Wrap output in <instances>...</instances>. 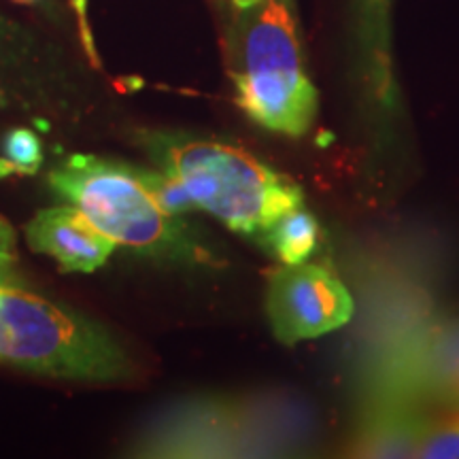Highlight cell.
<instances>
[{
	"label": "cell",
	"mask_w": 459,
	"mask_h": 459,
	"mask_svg": "<svg viewBox=\"0 0 459 459\" xmlns=\"http://www.w3.org/2000/svg\"><path fill=\"white\" fill-rule=\"evenodd\" d=\"M3 100H4V91H3V88H0V105H3Z\"/></svg>",
	"instance_id": "18"
},
{
	"label": "cell",
	"mask_w": 459,
	"mask_h": 459,
	"mask_svg": "<svg viewBox=\"0 0 459 459\" xmlns=\"http://www.w3.org/2000/svg\"><path fill=\"white\" fill-rule=\"evenodd\" d=\"M134 139L158 170L179 183L194 209L243 237L260 240L279 217L304 204L291 177L238 145L169 130H139Z\"/></svg>",
	"instance_id": "1"
},
{
	"label": "cell",
	"mask_w": 459,
	"mask_h": 459,
	"mask_svg": "<svg viewBox=\"0 0 459 459\" xmlns=\"http://www.w3.org/2000/svg\"><path fill=\"white\" fill-rule=\"evenodd\" d=\"M432 417L406 395L375 392L361 412L349 455L351 457H417Z\"/></svg>",
	"instance_id": "9"
},
{
	"label": "cell",
	"mask_w": 459,
	"mask_h": 459,
	"mask_svg": "<svg viewBox=\"0 0 459 459\" xmlns=\"http://www.w3.org/2000/svg\"><path fill=\"white\" fill-rule=\"evenodd\" d=\"M0 82L22 100L66 115L82 96L65 54L0 13Z\"/></svg>",
	"instance_id": "7"
},
{
	"label": "cell",
	"mask_w": 459,
	"mask_h": 459,
	"mask_svg": "<svg viewBox=\"0 0 459 459\" xmlns=\"http://www.w3.org/2000/svg\"><path fill=\"white\" fill-rule=\"evenodd\" d=\"M0 366L94 385L136 375L134 359L111 330L28 287L0 290Z\"/></svg>",
	"instance_id": "3"
},
{
	"label": "cell",
	"mask_w": 459,
	"mask_h": 459,
	"mask_svg": "<svg viewBox=\"0 0 459 459\" xmlns=\"http://www.w3.org/2000/svg\"><path fill=\"white\" fill-rule=\"evenodd\" d=\"M11 175H15V169L7 158H0V179H7Z\"/></svg>",
	"instance_id": "15"
},
{
	"label": "cell",
	"mask_w": 459,
	"mask_h": 459,
	"mask_svg": "<svg viewBox=\"0 0 459 459\" xmlns=\"http://www.w3.org/2000/svg\"><path fill=\"white\" fill-rule=\"evenodd\" d=\"M319 240L321 228L317 217L308 209H304L302 204L279 217L262 234L260 245L268 247L281 264H300L307 262L317 251Z\"/></svg>",
	"instance_id": "10"
},
{
	"label": "cell",
	"mask_w": 459,
	"mask_h": 459,
	"mask_svg": "<svg viewBox=\"0 0 459 459\" xmlns=\"http://www.w3.org/2000/svg\"><path fill=\"white\" fill-rule=\"evenodd\" d=\"M287 417L271 398L198 395L149 417L126 445L128 457H254L287 446Z\"/></svg>",
	"instance_id": "5"
},
{
	"label": "cell",
	"mask_w": 459,
	"mask_h": 459,
	"mask_svg": "<svg viewBox=\"0 0 459 459\" xmlns=\"http://www.w3.org/2000/svg\"><path fill=\"white\" fill-rule=\"evenodd\" d=\"M24 234L34 254L49 255L62 273H96L117 247L82 209L68 203L37 211Z\"/></svg>",
	"instance_id": "8"
},
{
	"label": "cell",
	"mask_w": 459,
	"mask_h": 459,
	"mask_svg": "<svg viewBox=\"0 0 459 459\" xmlns=\"http://www.w3.org/2000/svg\"><path fill=\"white\" fill-rule=\"evenodd\" d=\"M232 82L237 105L260 128L285 136L311 130L319 94L304 66L290 0H262L247 11Z\"/></svg>",
	"instance_id": "4"
},
{
	"label": "cell",
	"mask_w": 459,
	"mask_h": 459,
	"mask_svg": "<svg viewBox=\"0 0 459 459\" xmlns=\"http://www.w3.org/2000/svg\"><path fill=\"white\" fill-rule=\"evenodd\" d=\"M232 3H234V7L240 11H249V9H254L255 4H260L262 0H232Z\"/></svg>",
	"instance_id": "16"
},
{
	"label": "cell",
	"mask_w": 459,
	"mask_h": 459,
	"mask_svg": "<svg viewBox=\"0 0 459 459\" xmlns=\"http://www.w3.org/2000/svg\"><path fill=\"white\" fill-rule=\"evenodd\" d=\"M417 457L426 459H459V411H451L449 417L429 423Z\"/></svg>",
	"instance_id": "12"
},
{
	"label": "cell",
	"mask_w": 459,
	"mask_h": 459,
	"mask_svg": "<svg viewBox=\"0 0 459 459\" xmlns=\"http://www.w3.org/2000/svg\"><path fill=\"white\" fill-rule=\"evenodd\" d=\"M266 317L281 344L330 334L353 317V298L328 264H281L266 285Z\"/></svg>",
	"instance_id": "6"
},
{
	"label": "cell",
	"mask_w": 459,
	"mask_h": 459,
	"mask_svg": "<svg viewBox=\"0 0 459 459\" xmlns=\"http://www.w3.org/2000/svg\"><path fill=\"white\" fill-rule=\"evenodd\" d=\"M434 402L446 411H459V370L449 378V383L440 389Z\"/></svg>",
	"instance_id": "14"
},
{
	"label": "cell",
	"mask_w": 459,
	"mask_h": 459,
	"mask_svg": "<svg viewBox=\"0 0 459 459\" xmlns=\"http://www.w3.org/2000/svg\"><path fill=\"white\" fill-rule=\"evenodd\" d=\"M48 186L60 203L82 209L117 247L169 266H221V257L186 217L160 206L139 166L73 153L49 170Z\"/></svg>",
	"instance_id": "2"
},
{
	"label": "cell",
	"mask_w": 459,
	"mask_h": 459,
	"mask_svg": "<svg viewBox=\"0 0 459 459\" xmlns=\"http://www.w3.org/2000/svg\"><path fill=\"white\" fill-rule=\"evenodd\" d=\"M4 158L15 169V175L32 177L43 166V149L39 136L28 128H13L7 132L3 143Z\"/></svg>",
	"instance_id": "11"
},
{
	"label": "cell",
	"mask_w": 459,
	"mask_h": 459,
	"mask_svg": "<svg viewBox=\"0 0 459 459\" xmlns=\"http://www.w3.org/2000/svg\"><path fill=\"white\" fill-rule=\"evenodd\" d=\"M17 4H24V7H48L49 0H13Z\"/></svg>",
	"instance_id": "17"
},
{
	"label": "cell",
	"mask_w": 459,
	"mask_h": 459,
	"mask_svg": "<svg viewBox=\"0 0 459 459\" xmlns=\"http://www.w3.org/2000/svg\"><path fill=\"white\" fill-rule=\"evenodd\" d=\"M26 287L17 273V234L7 217L0 215V290Z\"/></svg>",
	"instance_id": "13"
}]
</instances>
